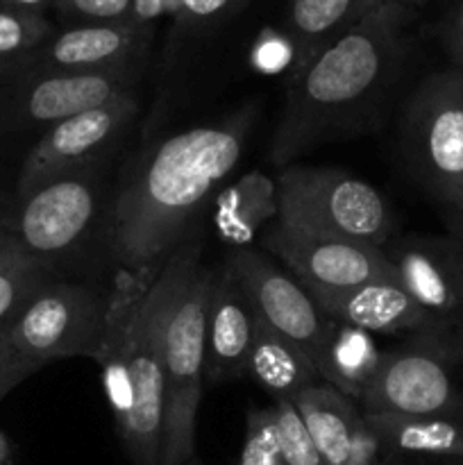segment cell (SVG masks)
<instances>
[{"instance_id":"cell-10","label":"cell","mask_w":463,"mask_h":465,"mask_svg":"<svg viewBox=\"0 0 463 465\" xmlns=\"http://www.w3.org/2000/svg\"><path fill=\"white\" fill-rule=\"evenodd\" d=\"M95 207L98 175L94 166H84L53 177L18 198V212L5 218V227L30 257L50 263L84 239Z\"/></svg>"},{"instance_id":"cell-2","label":"cell","mask_w":463,"mask_h":465,"mask_svg":"<svg viewBox=\"0 0 463 465\" xmlns=\"http://www.w3.org/2000/svg\"><path fill=\"white\" fill-rule=\"evenodd\" d=\"M411 21L407 0H386L320 50L291 82L271 159L286 163L389 80Z\"/></svg>"},{"instance_id":"cell-20","label":"cell","mask_w":463,"mask_h":465,"mask_svg":"<svg viewBox=\"0 0 463 465\" xmlns=\"http://www.w3.org/2000/svg\"><path fill=\"white\" fill-rule=\"evenodd\" d=\"M386 0H289L286 30L293 48V77L336 36Z\"/></svg>"},{"instance_id":"cell-38","label":"cell","mask_w":463,"mask_h":465,"mask_svg":"<svg viewBox=\"0 0 463 465\" xmlns=\"http://www.w3.org/2000/svg\"><path fill=\"white\" fill-rule=\"evenodd\" d=\"M443 465H463V459H443Z\"/></svg>"},{"instance_id":"cell-25","label":"cell","mask_w":463,"mask_h":465,"mask_svg":"<svg viewBox=\"0 0 463 465\" xmlns=\"http://www.w3.org/2000/svg\"><path fill=\"white\" fill-rule=\"evenodd\" d=\"M50 35L53 25L44 14L0 7V77L25 62Z\"/></svg>"},{"instance_id":"cell-12","label":"cell","mask_w":463,"mask_h":465,"mask_svg":"<svg viewBox=\"0 0 463 465\" xmlns=\"http://www.w3.org/2000/svg\"><path fill=\"white\" fill-rule=\"evenodd\" d=\"M266 245L304 289L340 291L377 282L399 284L398 268L389 254L363 241L316 234L275 223L266 234Z\"/></svg>"},{"instance_id":"cell-6","label":"cell","mask_w":463,"mask_h":465,"mask_svg":"<svg viewBox=\"0 0 463 465\" xmlns=\"http://www.w3.org/2000/svg\"><path fill=\"white\" fill-rule=\"evenodd\" d=\"M407 148L420 180L463 213V71L427 77L407 109Z\"/></svg>"},{"instance_id":"cell-28","label":"cell","mask_w":463,"mask_h":465,"mask_svg":"<svg viewBox=\"0 0 463 465\" xmlns=\"http://www.w3.org/2000/svg\"><path fill=\"white\" fill-rule=\"evenodd\" d=\"M134 0H53V7L73 25L130 21Z\"/></svg>"},{"instance_id":"cell-22","label":"cell","mask_w":463,"mask_h":465,"mask_svg":"<svg viewBox=\"0 0 463 465\" xmlns=\"http://www.w3.org/2000/svg\"><path fill=\"white\" fill-rule=\"evenodd\" d=\"M375 341L368 331L331 321L330 330L313 357L318 377L350 400H361L368 381L381 361Z\"/></svg>"},{"instance_id":"cell-23","label":"cell","mask_w":463,"mask_h":465,"mask_svg":"<svg viewBox=\"0 0 463 465\" xmlns=\"http://www.w3.org/2000/svg\"><path fill=\"white\" fill-rule=\"evenodd\" d=\"M280 216L277 182L252 171L222 191L213 207V227L225 243L248 248L268 221Z\"/></svg>"},{"instance_id":"cell-1","label":"cell","mask_w":463,"mask_h":465,"mask_svg":"<svg viewBox=\"0 0 463 465\" xmlns=\"http://www.w3.org/2000/svg\"><path fill=\"white\" fill-rule=\"evenodd\" d=\"M248 112L163 139L116 195L109 245L118 268L157 280L218 184L239 163Z\"/></svg>"},{"instance_id":"cell-11","label":"cell","mask_w":463,"mask_h":465,"mask_svg":"<svg viewBox=\"0 0 463 465\" xmlns=\"http://www.w3.org/2000/svg\"><path fill=\"white\" fill-rule=\"evenodd\" d=\"M136 114L139 95L134 89L48 127L23 162L16 198L64 173L94 166L125 134Z\"/></svg>"},{"instance_id":"cell-41","label":"cell","mask_w":463,"mask_h":465,"mask_svg":"<svg viewBox=\"0 0 463 465\" xmlns=\"http://www.w3.org/2000/svg\"><path fill=\"white\" fill-rule=\"evenodd\" d=\"M184 465H198V463H193V461H189V463H184Z\"/></svg>"},{"instance_id":"cell-36","label":"cell","mask_w":463,"mask_h":465,"mask_svg":"<svg viewBox=\"0 0 463 465\" xmlns=\"http://www.w3.org/2000/svg\"><path fill=\"white\" fill-rule=\"evenodd\" d=\"M449 227H452V234L457 236L458 245H461L463 250V213L452 212V216H449Z\"/></svg>"},{"instance_id":"cell-30","label":"cell","mask_w":463,"mask_h":465,"mask_svg":"<svg viewBox=\"0 0 463 465\" xmlns=\"http://www.w3.org/2000/svg\"><path fill=\"white\" fill-rule=\"evenodd\" d=\"M243 3L245 0H177L175 16L186 27L212 25Z\"/></svg>"},{"instance_id":"cell-18","label":"cell","mask_w":463,"mask_h":465,"mask_svg":"<svg viewBox=\"0 0 463 465\" xmlns=\"http://www.w3.org/2000/svg\"><path fill=\"white\" fill-rule=\"evenodd\" d=\"M293 407L325 463L348 465L359 434L366 430L363 413L357 411L352 400L318 381L293 400Z\"/></svg>"},{"instance_id":"cell-8","label":"cell","mask_w":463,"mask_h":465,"mask_svg":"<svg viewBox=\"0 0 463 465\" xmlns=\"http://www.w3.org/2000/svg\"><path fill=\"white\" fill-rule=\"evenodd\" d=\"M416 348L384 352L361 400L363 411L393 416H463V393L449 372L458 336H425Z\"/></svg>"},{"instance_id":"cell-33","label":"cell","mask_w":463,"mask_h":465,"mask_svg":"<svg viewBox=\"0 0 463 465\" xmlns=\"http://www.w3.org/2000/svg\"><path fill=\"white\" fill-rule=\"evenodd\" d=\"M448 45L449 53L454 54V59H457L458 64H463V0L458 3V7L454 9L452 18H449Z\"/></svg>"},{"instance_id":"cell-17","label":"cell","mask_w":463,"mask_h":465,"mask_svg":"<svg viewBox=\"0 0 463 465\" xmlns=\"http://www.w3.org/2000/svg\"><path fill=\"white\" fill-rule=\"evenodd\" d=\"M254 327H257V312L241 282L225 263L213 277L212 298H209L204 380L218 384V381L245 377Z\"/></svg>"},{"instance_id":"cell-5","label":"cell","mask_w":463,"mask_h":465,"mask_svg":"<svg viewBox=\"0 0 463 465\" xmlns=\"http://www.w3.org/2000/svg\"><path fill=\"white\" fill-rule=\"evenodd\" d=\"M277 223L316 234L363 241L379 248L393 232L384 195L334 168L289 166L277 177Z\"/></svg>"},{"instance_id":"cell-31","label":"cell","mask_w":463,"mask_h":465,"mask_svg":"<svg viewBox=\"0 0 463 465\" xmlns=\"http://www.w3.org/2000/svg\"><path fill=\"white\" fill-rule=\"evenodd\" d=\"M177 0H134L132 3L130 23H134L141 30L153 32V25L163 14H175Z\"/></svg>"},{"instance_id":"cell-29","label":"cell","mask_w":463,"mask_h":465,"mask_svg":"<svg viewBox=\"0 0 463 465\" xmlns=\"http://www.w3.org/2000/svg\"><path fill=\"white\" fill-rule=\"evenodd\" d=\"M39 368L30 359L23 357L16 345L9 341V336L5 331H0V402L7 398L9 391L23 384Z\"/></svg>"},{"instance_id":"cell-40","label":"cell","mask_w":463,"mask_h":465,"mask_svg":"<svg viewBox=\"0 0 463 465\" xmlns=\"http://www.w3.org/2000/svg\"><path fill=\"white\" fill-rule=\"evenodd\" d=\"M0 225H5V218H3V213H0Z\"/></svg>"},{"instance_id":"cell-35","label":"cell","mask_w":463,"mask_h":465,"mask_svg":"<svg viewBox=\"0 0 463 465\" xmlns=\"http://www.w3.org/2000/svg\"><path fill=\"white\" fill-rule=\"evenodd\" d=\"M21 245H18V241L14 239L12 232L7 230L5 225H0V263L7 262V259H12L14 254L21 252Z\"/></svg>"},{"instance_id":"cell-39","label":"cell","mask_w":463,"mask_h":465,"mask_svg":"<svg viewBox=\"0 0 463 465\" xmlns=\"http://www.w3.org/2000/svg\"><path fill=\"white\" fill-rule=\"evenodd\" d=\"M458 359H463V341H461V350H458Z\"/></svg>"},{"instance_id":"cell-26","label":"cell","mask_w":463,"mask_h":465,"mask_svg":"<svg viewBox=\"0 0 463 465\" xmlns=\"http://www.w3.org/2000/svg\"><path fill=\"white\" fill-rule=\"evenodd\" d=\"M277 436H280V454L284 465H327L318 452L316 443L309 436L302 418L295 411L293 402H275Z\"/></svg>"},{"instance_id":"cell-16","label":"cell","mask_w":463,"mask_h":465,"mask_svg":"<svg viewBox=\"0 0 463 465\" xmlns=\"http://www.w3.org/2000/svg\"><path fill=\"white\" fill-rule=\"evenodd\" d=\"M402 289L445 330L463 318V250L448 241H409L389 254Z\"/></svg>"},{"instance_id":"cell-4","label":"cell","mask_w":463,"mask_h":465,"mask_svg":"<svg viewBox=\"0 0 463 465\" xmlns=\"http://www.w3.org/2000/svg\"><path fill=\"white\" fill-rule=\"evenodd\" d=\"M213 277L216 272L200 263V245L182 241L153 282L154 334L163 377L162 465H184L195 452Z\"/></svg>"},{"instance_id":"cell-14","label":"cell","mask_w":463,"mask_h":465,"mask_svg":"<svg viewBox=\"0 0 463 465\" xmlns=\"http://www.w3.org/2000/svg\"><path fill=\"white\" fill-rule=\"evenodd\" d=\"M153 32L141 30L134 23H84L53 32L30 57L18 64L9 75H41V73H91L107 71L123 64L141 62Z\"/></svg>"},{"instance_id":"cell-34","label":"cell","mask_w":463,"mask_h":465,"mask_svg":"<svg viewBox=\"0 0 463 465\" xmlns=\"http://www.w3.org/2000/svg\"><path fill=\"white\" fill-rule=\"evenodd\" d=\"M0 7L23 9V12L44 14V9L53 7V0H0Z\"/></svg>"},{"instance_id":"cell-19","label":"cell","mask_w":463,"mask_h":465,"mask_svg":"<svg viewBox=\"0 0 463 465\" xmlns=\"http://www.w3.org/2000/svg\"><path fill=\"white\" fill-rule=\"evenodd\" d=\"M245 377L257 381L275 402H293L302 391L322 381L309 354L259 316Z\"/></svg>"},{"instance_id":"cell-15","label":"cell","mask_w":463,"mask_h":465,"mask_svg":"<svg viewBox=\"0 0 463 465\" xmlns=\"http://www.w3.org/2000/svg\"><path fill=\"white\" fill-rule=\"evenodd\" d=\"M322 313L331 321L377 331V334H399L413 331L422 336H445L448 330L416 302L402 284L377 282V284L354 286V289H304Z\"/></svg>"},{"instance_id":"cell-37","label":"cell","mask_w":463,"mask_h":465,"mask_svg":"<svg viewBox=\"0 0 463 465\" xmlns=\"http://www.w3.org/2000/svg\"><path fill=\"white\" fill-rule=\"evenodd\" d=\"M9 457V448H7V440H5V436L0 434V465L7 461Z\"/></svg>"},{"instance_id":"cell-32","label":"cell","mask_w":463,"mask_h":465,"mask_svg":"<svg viewBox=\"0 0 463 465\" xmlns=\"http://www.w3.org/2000/svg\"><path fill=\"white\" fill-rule=\"evenodd\" d=\"M293 62V48H291V41H268V44L259 45L254 50V64L257 68L266 73H277L280 68H284L286 64Z\"/></svg>"},{"instance_id":"cell-9","label":"cell","mask_w":463,"mask_h":465,"mask_svg":"<svg viewBox=\"0 0 463 465\" xmlns=\"http://www.w3.org/2000/svg\"><path fill=\"white\" fill-rule=\"evenodd\" d=\"M139 62L91 73H41L7 80L0 100V132L53 127L75 114L134 91Z\"/></svg>"},{"instance_id":"cell-21","label":"cell","mask_w":463,"mask_h":465,"mask_svg":"<svg viewBox=\"0 0 463 465\" xmlns=\"http://www.w3.org/2000/svg\"><path fill=\"white\" fill-rule=\"evenodd\" d=\"M381 450L434 459H463V416H393L363 411Z\"/></svg>"},{"instance_id":"cell-3","label":"cell","mask_w":463,"mask_h":465,"mask_svg":"<svg viewBox=\"0 0 463 465\" xmlns=\"http://www.w3.org/2000/svg\"><path fill=\"white\" fill-rule=\"evenodd\" d=\"M153 282L118 268L95 363L113 427L134 465H162L163 377L154 334Z\"/></svg>"},{"instance_id":"cell-7","label":"cell","mask_w":463,"mask_h":465,"mask_svg":"<svg viewBox=\"0 0 463 465\" xmlns=\"http://www.w3.org/2000/svg\"><path fill=\"white\" fill-rule=\"evenodd\" d=\"M107 300L73 282L50 280L5 334L36 368L71 357L98 359L103 348Z\"/></svg>"},{"instance_id":"cell-13","label":"cell","mask_w":463,"mask_h":465,"mask_svg":"<svg viewBox=\"0 0 463 465\" xmlns=\"http://www.w3.org/2000/svg\"><path fill=\"white\" fill-rule=\"evenodd\" d=\"M227 266L248 293L257 316L298 343L313 363L331 318L318 309L304 286L254 248H234L227 257Z\"/></svg>"},{"instance_id":"cell-24","label":"cell","mask_w":463,"mask_h":465,"mask_svg":"<svg viewBox=\"0 0 463 465\" xmlns=\"http://www.w3.org/2000/svg\"><path fill=\"white\" fill-rule=\"evenodd\" d=\"M50 280V263L30 257L25 250L0 263V331H7L14 318Z\"/></svg>"},{"instance_id":"cell-27","label":"cell","mask_w":463,"mask_h":465,"mask_svg":"<svg viewBox=\"0 0 463 465\" xmlns=\"http://www.w3.org/2000/svg\"><path fill=\"white\" fill-rule=\"evenodd\" d=\"M239 465H284L281 463L280 436H277L272 407L254 409L248 413Z\"/></svg>"}]
</instances>
